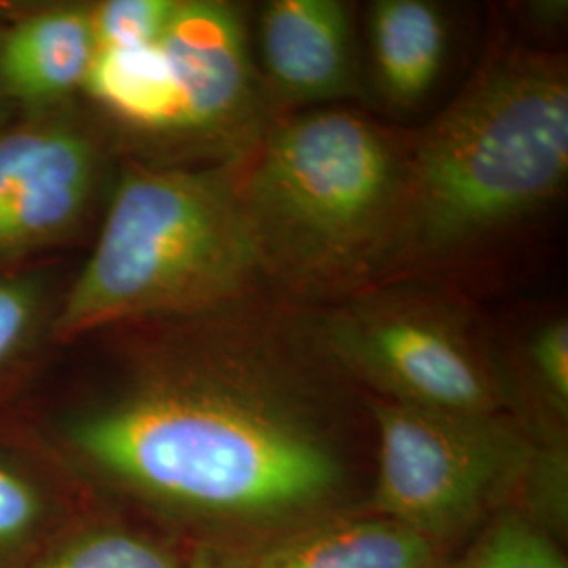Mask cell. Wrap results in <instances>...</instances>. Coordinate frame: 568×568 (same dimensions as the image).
<instances>
[{
    "label": "cell",
    "instance_id": "obj_1",
    "mask_svg": "<svg viewBox=\"0 0 568 568\" xmlns=\"http://www.w3.org/2000/svg\"><path fill=\"white\" fill-rule=\"evenodd\" d=\"M220 318L199 352L79 417L72 447L169 508L243 518L323 501L342 480V462L281 384L274 326L243 318L239 304Z\"/></svg>",
    "mask_w": 568,
    "mask_h": 568
},
{
    "label": "cell",
    "instance_id": "obj_2",
    "mask_svg": "<svg viewBox=\"0 0 568 568\" xmlns=\"http://www.w3.org/2000/svg\"><path fill=\"white\" fill-rule=\"evenodd\" d=\"M568 79L530 51L495 58L403 164L377 272L440 260L548 203L567 180Z\"/></svg>",
    "mask_w": 568,
    "mask_h": 568
},
{
    "label": "cell",
    "instance_id": "obj_3",
    "mask_svg": "<svg viewBox=\"0 0 568 568\" xmlns=\"http://www.w3.org/2000/svg\"><path fill=\"white\" fill-rule=\"evenodd\" d=\"M267 278L236 166H131L53 335L241 304Z\"/></svg>",
    "mask_w": 568,
    "mask_h": 568
},
{
    "label": "cell",
    "instance_id": "obj_4",
    "mask_svg": "<svg viewBox=\"0 0 568 568\" xmlns=\"http://www.w3.org/2000/svg\"><path fill=\"white\" fill-rule=\"evenodd\" d=\"M405 156L377 124L344 110L272 122L236 166L267 278L297 288L375 274L394 224Z\"/></svg>",
    "mask_w": 568,
    "mask_h": 568
},
{
    "label": "cell",
    "instance_id": "obj_5",
    "mask_svg": "<svg viewBox=\"0 0 568 568\" xmlns=\"http://www.w3.org/2000/svg\"><path fill=\"white\" fill-rule=\"evenodd\" d=\"M375 509L432 544L459 532L532 462L527 438L493 415L379 400Z\"/></svg>",
    "mask_w": 568,
    "mask_h": 568
},
{
    "label": "cell",
    "instance_id": "obj_6",
    "mask_svg": "<svg viewBox=\"0 0 568 568\" xmlns=\"http://www.w3.org/2000/svg\"><path fill=\"white\" fill-rule=\"evenodd\" d=\"M314 339L394 403L462 415L499 405L466 318L413 291H373L325 312Z\"/></svg>",
    "mask_w": 568,
    "mask_h": 568
},
{
    "label": "cell",
    "instance_id": "obj_7",
    "mask_svg": "<svg viewBox=\"0 0 568 568\" xmlns=\"http://www.w3.org/2000/svg\"><path fill=\"white\" fill-rule=\"evenodd\" d=\"M175 98L173 138L239 166L272 124L243 11L222 0H178L159 41Z\"/></svg>",
    "mask_w": 568,
    "mask_h": 568
},
{
    "label": "cell",
    "instance_id": "obj_8",
    "mask_svg": "<svg viewBox=\"0 0 568 568\" xmlns=\"http://www.w3.org/2000/svg\"><path fill=\"white\" fill-rule=\"evenodd\" d=\"M98 148L63 126L0 135V260L65 236L81 222L98 182Z\"/></svg>",
    "mask_w": 568,
    "mask_h": 568
},
{
    "label": "cell",
    "instance_id": "obj_9",
    "mask_svg": "<svg viewBox=\"0 0 568 568\" xmlns=\"http://www.w3.org/2000/svg\"><path fill=\"white\" fill-rule=\"evenodd\" d=\"M257 44L265 82L284 102H331L358 89L352 21L339 0H270Z\"/></svg>",
    "mask_w": 568,
    "mask_h": 568
},
{
    "label": "cell",
    "instance_id": "obj_10",
    "mask_svg": "<svg viewBox=\"0 0 568 568\" xmlns=\"http://www.w3.org/2000/svg\"><path fill=\"white\" fill-rule=\"evenodd\" d=\"M95 55L91 9L44 11L0 42V87L20 102H53L84 87Z\"/></svg>",
    "mask_w": 568,
    "mask_h": 568
},
{
    "label": "cell",
    "instance_id": "obj_11",
    "mask_svg": "<svg viewBox=\"0 0 568 568\" xmlns=\"http://www.w3.org/2000/svg\"><path fill=\"white\" fill-rule=\"evenodd\" d=\"M368 44L379 93L413 108L434 89L447 60V21L426 0H377L368 9Z\"/></svg>",
    "mask_w": 568,
    "mask_h": 568
},
{
    "label": "cell",
    "instance_id": "obj_12",
    "mask_svg": "<svg viewBox=\"0 0 568 568\" xmlns=\"http://www.w3.org/2000/svg\"><path fill=\"white\" fill-rule=\"evenodd\" d=\"M257 568H436L422 535L389 518L310 530L270 549Z\"/></svg>",
    "mask_w": 568,
    "mask_h": 568
},
{
    "label": "cell",
    "instance_id": "obj_13",
    "mask_svg": "<svg viewBox=\"0 0 568 568\" xmlns=\"http://www.w3.org/2000/svg\"><path fill=\"white\" fill-rule=\"evenodd\" d=\"M82 89L122 124L173 138L175 98L159 42L98 49Z\"/></svg>",
    "mask_w": 568,
    "mask_h": 568
},
{
    "label": "cell",
    "instance_id": "obj_14",
    "mask_svg": "<svg viewBox=\"0 0 568 568\" xmlns=\"http://www.w3.org/2000/svg\"><path fill=\"white\" fill-rule=\"evenodd\" d=\"M37 568H183L150 539L122 530H93L51 551Z\"/></svg>",
    "mask_w": 568,
    "mask_h": 568
},
{
    "label": "cell",
    "instance_id": "obj_15",
    "mask_svg": "<svg viewBox=\"0 0 568 568\" xmlns=\"http://www.w3.org/2000/svg\"><path fill=\"white\" fill-rule=\"evenodd\" d=\"M467 568H568L544 530L520 516H506L485 537Z\"/></svg>",
    "mask_w": 568,
    "mask_h": 568
},
{
    "label": "cell",
    "instance_id": "obj_16",
    "mask_svg": "<svg viewBox=\"0 0 568 568\" xmlns=\"http://www.w3.org/2000/svg\"><path fill=\"white\" fill-rule=\"evenodd\" d=\"M178 0H105L91 9L98 49L142 47L163 39Z\"/></svg>",
    "mask_w": 568,
    "mask_h": 568
},
{
    "label": "cell",
    "instance_id": "obj_17",
    "mask_svg": "<svg viewBox=\"0 0 568 568\" xmlns=\"http://www.w3.org/2000/svg\"><path fill=\"white\" fill-rule=\"evenodd\" d=\"M530 361L554 405L567 410L568 325L565 318H556L537 331L530 342Z\"/></svg>",
    "mask_w": 568,
    "mask_h": 568
},
{
    "label": "cell",
    "instance_id": "obj_18",
    "mask_svg": "<svg viewBox=\"0 0 568 568\" xmlns=\"http://www.w3.org/2000/svg\"><path fill=\"white\" fill-rule=\"evenodd\" d=\"M39 314V291L28 281H0V365L20 347Z\"/></svg>",
    "mask_w": 568,
    "mask_h": 568
},
{
    "label": "cell",
    "instance_id": "obj_19",
    "mask_svg": "<svg viewBox=\"0 0 568 568\" xmlns=\"http://www.w3.org/2000/svg\"><path fill=\"white\" fill-rule=\"evenodd\" d=\"M41 518V499L16 471L0 466V544L18 541Z\"/></svg>",
    "mask_w": 568,
    "mask_h": 568
},
{
    "label": "cell",
    "instance_id": "obj_20",
    "mask_svg": "<svg viewBox=\"0 0 568 568\" xmlns=\"http://www.w3.org/2000/svg\"><path fill=\"white\" fill-rule=\"evenodd\" d=\"M183 568H236L232 562H227L224 556L211 551V549H201L196 556L190 560V565Z\"/></svg>",
    "mask_w": 568,
    "mask_h": 568
}]
</instances>
